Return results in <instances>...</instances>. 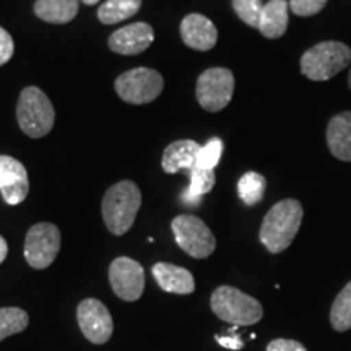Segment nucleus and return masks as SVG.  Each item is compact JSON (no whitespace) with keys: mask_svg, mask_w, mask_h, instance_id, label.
Masks as SVG:
<instances>
[{"mask_svg":"<svg viewBox=\"0 0 351 351\" xmlns=\"http://www.w3.org/2000/svg\"><path fill=\"white\" fill-rule=\"evenodd\" d=\"M302 215V205L295 199H285L269 210L258 232L267 251L271 254L287 251L300 231Z\"/></svg>","mask_w":351,"mask_h":351,"instance_id":"nucleus-1","label":"nucleus"},{"mask_svg":"<svg viewBox=\"0 0 351 351\" xmlns=\"http://www.w3.org/2000/svg\"><path fill=\"white\" fill-rule=\"evenodd\" d=\"M142 205V192L134 181H121L108 189L101 212L109 232L122 236L134 226Z\"/></svg>","mask_w":351,"mask_h":351,"instance_id":"nucleus-2","label":"nucleus"},{"mask_svg":"<svg viewBox=\"0 0 351 351\" xmlns=\"http://www.w3.org/2000/svg\"><path fill=\"white\" fill-rule=\"evenodd\" d=\"M213 314L234 327H249L263 317V307L256 298L234 287H218L210 300Z\"/></svg>","mask_w":351,"mask_h":351,"instance_id":"nucleus-3","label":"nucleus"},{"mask_svg":"<svg viewBox=\"0 0 351 351\" xmlns=\"http://www.w3.org/2000/svg\"><path fill=\"white\" fill-rule=\"evenodd\" d=\"M16 121L20 129L32 138H43L52 130L56 111L51 99L38 86H26L16 104Z\"/></svg>","mask_w":351,"mask_h":351,"instance_id":"nucleus-4","label":"nucleus"},{"mask_svg":"<svg viewBox=\"0 0 351 351\" xmlns=\"http://www.w3.org/2000/svg\"><path fill=\"white\" fill-rule=\"evenodd\" d=\"M351 62V49L340 41H324L301 57L302 75L313 82H327Z\"/></svg>","mask_w":351,"mask_h":351,"instance_id":"nucleus-5","label":"nucleus"},{"mask_svg":"<svg viewBox=\"0 0 351 351\" xmlns=\"http://www.w3.org/2000/svg\"><path fill=\"white\" fill-rule=\"evenodd\" d=\"M171 230L179 247L191 257L207 258L217 249L212 230L195 215H178L171 223Z\"/></svg>","mask_w":351,"mask_h":351,"instance_id":"nucleus-6","label":"nucleus"},{"mask_svg":"<svg viewBox=\"0 0 351 351\" xmlns=\"http://www.w3.org/2000/svg\"><path fill=\"white\" fill-rule=\"evenodd\" d=\"M117 95L129 104H148L161 95L165 80L160 72L153 69L138 67L127 70L116 78Z\"/></svg>","mask_w":351,"mask_h":351,"instance_id":"nucleus-7","label":"nucleus"},{"mask_svg":"<svg viewBox=\"0 0 351 351\" xmlns=\"http://www.w3.org/2000/svg\"><path fill=\"white\" fill-rule=\"evenodd\" d=\"M232 93H234V75L228 69H208L200 73L197 80V101L208 112L225 109L232 99Z\"/></svg>","mask_w":351,"mask_h":351,"instance_id":"nucleus-8","label":"nucleus"},{"mask_svg":"<svg viewBox=\"0 0 351 351\" xmlns=\"http://www.w3.org/2000/svg\"><path fill=\"white\" fill-rule=\"evenodd\" d=\"M62 236L52 223H38L29 228L25 239V258L34 270H44L56 261Z\"/></svg>","mask_w":351,"mask_h":351,"instance_id":"nucleus-9","label":"nucleus"},{"mask_svg":"<svg viewBox=\"0 0 351 351\" xmlns=\"http://www.w3.org/2000/svg\"><path fill=\"white\" fill-rule=\"evenodd\" d=\"M77 320L83 337L95 345L108 343L112 337L114 322L104 302L86 298L77 307Z\"/></svg>","mask_w":351,"mask_h":351,"instance_id":"nucleus-10","label":"nucleus"},{"mask_svg":"<svg viewBox=\"0 0 351 351\" xmlns=\"http://www.w3.org/2000/svg\"><path fill=\"white\" fill-rule=\"evenodd\" d=\"M109 283L122 301L134 302L142 298L145 289V271L137 261L117 257L109 265Z\"/></svg>","mask_w":351,"mask_h":351,"instance_id":"nucleus-11","label":"nucleus"},{"mask_svg":"<svg viewBox=\"0 0 351 351\" xmlns=\"http://www.w3.org/2000/svg\"><path fill=\"white\" fill-rule=\"evenodd\" d=\"M29 179L26 168L15 158L0 155V194L8 205H19L28 197Z\"/></svg>","mask_w":351,"mask_h":351,"instance_id":"nucleus-12","label":"nucleus"},{"mask_svg":"<svg viewBox=\"0 0 351 351\" xmlns=\"http://www.w3.org/2000/svg\"><path fill=\"white\" fill-rule=\"evenodd\" d=\"M155 39V32L152 25L143 23H132L124 28L114 32L109 36V49L121 56H138L152 46Z\"/></svg>","mask_w":351,"mask_h":351,"instance_id":"nucleus-13","label":"nucleus"},{"mask_svg":"<svg viewBox=\"0 0 351 351\" xmlns=\"http://www.w3.org/2000/svg\"><path fill=\"white\" fill-rule=\"evenodd\" d=\"M181 38L191 49L210 51L218 41V29L207 16L191 13L181 23Z\"/></svg>","mask_w":351,"mask_h":351,"instance_id":"nucleus-14","label":"nucleus"},{"mask_svg":"<svg viewBox=\"0 0 351 351\" xmlns=\"http://www.w3.org/2000/svg\"><path fill=\"white\" fill-rule=\"evenodd\" d=\"M152 274L155 276L158 287L166 293L173 295H191L195 291L194 275L184 267L173 265V263L158 262L153 265Z\"/></svg>","mask_w":351,"mask_h":351,"instance_id":"nucleus-15","label":"nucleus"},{"mask_svg":"<svg viewBox=\"0 0 351 351\" xmlns=\"http://www.w3.org/2000/svg\"><path fill=\"white\" fill-rule=\"evenodd\" d=\"M202 145L195 140H178L165 148L161 168L165 173L176 174L179 171H192L197 166V156H199Z\"/></svg>","mask_w":351,"mask_h":351,"instance_id":"nucleus-16","label":"nucleus"},{"mask_svg":"<svg viewBox=\"0 0 351 351\" xmlns=\"http://www.w3.org/2000/svg\"><path fill=\"white\" fill-rule=\"evenodd\" d=\"M328 150L337 160L351 161V111L333 116L327 125Z\"/></svg>","mask_w":351,"mask_h":351,"instance_id":"nucleus-17","label":"nucleus"},{"mask_svg":"<svg viewBox=\"0 0 351 351\" xmlns=\"http://www.w3.org/2000/svg\"><path fill=\"white\" fill-rule=\"evenodd\" d=\"M288 8L287 0H269L263 5L258 32L269 39L282 38L288 28Z\"/></svg>","mask_w":351,"mask_h":351,"instance_id":"nucleus-18","label":"nucleus"},{"mask_svg":"<svg viewBox=\"0 0 351 351\" xmlns=\"http://www.w3.org/2000/svg\"><path fill=\"white\" fill-rule=\"evenodd\" d=\"M34 13L47 23L65 25L78 13V0H36Z\"/></svg>","mask_w":351,"mask_h":351,"instance_id":"nucleus-19","label":"nucleus"},{"mask_svg":"<svg viewBox=\"0 0 351 351\" xmlns=\"http://www.w3.org/2000/svg\"><path fill=\"white\" fill-rule=\"evenodd\" d=\"M189 178H191V184L184 191L181 199L186 205H199L202 197L215 187V182H217L215 169H202L195 166L194 169L189 171Z\"/></svg>","mask_w":351,"mask_h":351,"instance_id":"nucleus-20","label":"nucleus"},{"mask_svg":"<svg viewBox=\"0 0 351 351\" xmlns=\"http://www.w3.org/2000/svg\"><path fill=\"white\" fill-rule=\"evenodd\" d=\"M140 7L142 0H108L98 8V19L104 25H116L137 15Z\"/></svg>","mask_w":351,"mask_h":351,"instance_id":"nucleus-21","label":"nucleus"},{"mask_svg":"<svg viewBox=\"0 0 351 351\" xmlns=\"http://www.w3.org/2000/svg\"><path fill=\"white\" fill-rule=\"evenodd\" d=\"M265 189L267 179L261 173H256V171H247V173L241 176L238 182L239 199L249 207L262 202L263 195H265Z\"/></svg>","mask_w":351,"mask_h":351,"instance_id":"nucleus-22","label":"nucleus"},{"mask_svg":"<svg viewBox=\"0 0 351 351\" xmlns=\"http://www.w3.org/2000/svg\"><path fill=\"white\" fill-rule=\"evenodd\" d=\"M330 324L337 332L351 328V282L337 295L330 311Z\"/></svg>","mask_w":351,"mask_h":351,"instance_id":"nucleus-23","label":"nucleus"},{"mask_svg":"<svg viewBox=\"0 0 351 351\" xmlns=\"http://www.w3.org/2000/svg\"><path fill=\"white\" fill-rule=\"evenodd\" d=\"M29 324V315L21 307H0V341L23 332Z\"/></svg>","mask_w":351,"mask_h":351,"instance_id":"nucleus-24","label":"nucleus"},{"mask_svg":"<svg viewBox=\"0 0 351 351\" xmlns=\"http://www.w3.org/2000/svg\"><path fill=\"white\" fill-rule=\"evenodd\" d=\"M232 8L245 25L258 29L263 10L262 0H232Z\"/></svg>","mask_w":351,"mask_h":351,"instance_id":"nucleus-25","label":"nucleus"},{"mask_svg":"<svg viewBox=\"0 0 351 351\" xmlns=\"http://www.w3.org/2000/svg\"><path fill=\"white\" fill-rule=\"evenodd\" d=\"M223 140L215 137L212 140H208L204 147L200 148L199 156H197V168L202 169H215L217 165L219 163V158L223 155Z\"/></svg>","mask_w":351,"mask_h":351,"instance_id":"nucleus-26","label":"nucleus"},{"mask_svg":"<svg viewBox=\"0 0 351 351\" xmlns=\"http://www.w3.org/2000/svg\"><path fill=\"white\" fill-rule=\"evenodd\" d=\"M327 5V0H289V8L298 16H313Z\"/></svg>","mask_w":351,"mask_h":351,"instance_id":"nucleus-27","label":"nucleus"},{"mask_svg":"<svg viewBox=\"0 0 351 351\" xmlns=\"http://www.w3.org/2000/svg\"><path fill=\"white\" fill-rule=\"evenodd\" d=\"M13 51H15V44H13L10 33L0 26V65L7 64L12 59Z\"/></svg>","mask_w":351,"mask_h":351,"instance_id":"nucleus-28","label":"nucleus"},{"mask_svg":"<svg viewBox=\"0 0 351 351\" xmlns=\"http://www.w3.org/2000/svg\"><path fill=\"white\" fill-rule=\"evenodd\" d=\"M267 351H307L306 346L296 340L288 339H276L270 341L267 346Z\"/></svg>","mask_w":351,"mask_h":351,"instance_id":"nucleus-29","label":"nucleus"},{"mask_svg":"<svg viewBox=\"0 0 351 351\" xmlns=\"http://www.w3.org/2000/svg\"><path fill=\"white\" fill-rule=\"evenodd\" d=\"M215 340H217L221 346H225V348L232 350V351L243 350L244 346V340L241 339V335H238V333H232V330L228 333V335H217L215 337Z\"/></svg>","mask_w":351,"mask_h":351,"instance_id":"nucleus-30","label":"nucleus"},{"mask_svg":"<svg viewBox=\"0 0 351 351\" xmlns=\"http://www.w3.org/2000/svg\"><path fill=\"white\" fill-rule=\"evenodd\" d=\"M7 254H8V245H7V241L0 236V263L7 258Z\"/></svg>","mask_w":351,"mask_h":351,"instance_id":"nucleus-31","label":"nucleus"},{"mask_svg":"<svg viewBox=\"0 0 351 351\" xmlns=\"http://www.w3.org/2000/svg\"><path fill=\"white\" fill-rule=\"evenodd\" d=\"M83 3H85V5H96V3L99 2V0H82Z\"/></svg>","mask_w":351,"mask_h":351,"instance_id":"nucleus-32","label":"nucleus"},{"mask_svg":"<svg viewBox=\"0 0 351 351\" xmlns=\"http://www.w3.org/2000/svg\"><path fill=\"white\" fill-rule=\"evenodd\" d=\"M348 85H350V90H351V69H350V75H348Z\"/></svg>","mask_w":351,"mask_h":351,"instance_id":"nucleus-33","label":"nucleus"}]
</instances>
